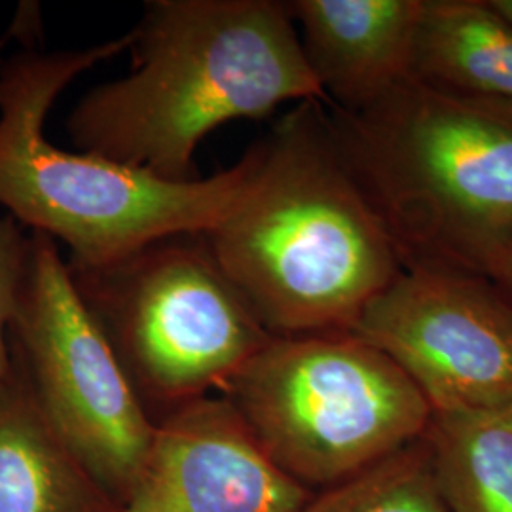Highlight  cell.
<instances>
[{"label":"cell","instance_id":"16","mask_svg":"<svg viewBox=\"0 0 512 512\" xmlns=\"http://www.w3.org/2000/svg\"><path fill=\"white\" fill-rule=\"evenodd\" d=\"M486 275L494 281L499 291L505 294L512 304V239L490 262Z\"/></svg>","mask_w":512,"mask_h":512},{"label":"cell","instance_id":"4","mask_svg":"<svg viewBox=\"0 0 512 512\" xmlns=\"http://www.w3.org/2000/svg\"><path fill=\"white\" fill-rule=\"evenodd\" d=\"M129 46L128 33L84 50H25L0 63V209L21 228L61 241L74 268L101 266L173 234L211 232L249 175L247 152L211 177L167 183L46 139L44 122L61 92Z\"/></svg>","mask_w":512,"mask_h":512},{"label":"cell","instance_id":"1","mask_svg":"<svg viewBox=\"0 0 512 512\" xmlns=\"http://www.w3.org/2000/svg\"><path fill=\"white\" fill-rule=\"evenodd\" d=\"M133 69L86 93L67 120L80 152L167 183L202 179L196 150L228 122L327 97L289 2L150 0L129 31Z\"/></svg>","mask_w":512,"mask_h":512},{"label":"cell","instance_id":"7","mask_svg":"<svg viewBox=\"0 0 512 512\" xmlns=\"http://www.w3.org/2000/svg\"><path fill=\"white\" fill-rule=\"evenodd\" d=\"M8 342L59 437L122 507L145 469L156 421L74 289L57 241L29 234Z\"/></svg>","mask_w":512,"mask_h":512},{"label":"cell","instance_id":"11","mask_svg":"<svg viewBox=\"0 0 512 512\" xmlns=\"http://www.w3.org/2000/svg\"><path fill=\"white\" fill-rule=\"evenodd\" d=\"M10 355L0 372V512H124L59 437Z\"/></svg>","mask_w":512,"mask_h":512},{"label":"cell","instance_id":"6","mask_svg":"<svg viewBox=\"0 0 512 512\" xmlns=\"http://www.w3.org/2000/svg\"><path fill=\"white\" fill-rule=\"evenodd\" d=\"M67 268L141 403L165 414L222 393L274 338L205 234H173L101 266Z\"/></svg>","mask_w":512,"mask_h":512},{"label":"cell","instance_id":"17","mask_svg":"<svg viewBox=\"0 0 512 512\" xmlns=\"http://www.w3.org/2000/svg\"><path fill=\"white\" fill-rule=\"evenodd\" d=\"M490 2L499 14H503L512 23V0H490Z\"/></svg>","mask_w":512,"mask_h":512},{"label":"cell","instance_id":"10","mask_svg":"<svg viewBox=\"0 0 512 512\" xmlns=\"http://www.w3.org/2000/svg\"><path fill=\"white\" fill-rule=\"evenodd\" d=\"M423 2H289L306 61L327 105L363 110L410 80Z\"/></svg>","mask_w":512,"mask_h":512},{"label":"cell","instance_id":"2","mask_svg":"<svg viewBox=\"0 0 512 512\" xmlns=\"http://www.w3.org/2000/svg\"><path fill=\"white\" fill-rule=\"evenodd\" d=\"M247 156L238 200L205 234L220 268L272 336L349 332L403 262L338 150L327 103H296Z\"/></svg>","mask_w":512,"mask_h":512},{"label":"cell","instance_id":"15","mask_svg":"<svg viewBox=\"0 0 512 512\" xmlns=\"http://www.w3.org/2000/svg\"><path fill=\"white\" fill-rule=\"evenodd\" d=\"M27 255L29 236L23 234L16 220L0 213V372H4L12 361L8 330L18 306Z\"/></svg>","mask_w":512,"mask_h":512},{"label":"cell","instance_id":"12","mask_svg":"<svg viewBox=\"0 0 512 512\" xmlns=\"http://www.w3.org/2000/svg\"><path fill=\"white\" fill-rule=\"evenodd\" d=\"M410 80L512 107V23L490 0H425Z\"/></svg>","mask_w":512,"mask_h":512},{"label":"cell","instance_id":"13","mask_svg":"<svg viewBox=\"0 0 512 512\" xmlns=\"http://www.w3.org/2000/svg\"><path fill=\"white\" fill-rule=\"evenodd\" d=\"M423 439L448 512H512V404L431 414Z\"/></svg>","mask_w":512,"mask_h":512},{"label":"cell","instance_id":"5","mask_svg":"<svg viewBox=\"0 0 512 512\" xmlns=\"http://www.w3.org/2000/svg\"><path fill=\"white\" fill-rule=\"evenodd\" d=\"M275 465L327 490L412 444L431 406L351 332L274 336L222 391Z\"/></svg>","mask_w":512,"mask_h":512},{"label":"cell","instance_id":"9","mask_svg":"<svg viewBox=\"0 0 512 512\" xmlns=\"http://www.w3.org/2000/svg\"><path fill=\"white\" fill-rule=\"evenodd\" d=\"M313 495L283 473L226 397H203L156 421L124 512H298Z\"/></svg>","mask_w":512,"mask_h":512},{"label":"cell","instance_id":"14","mask_svg":"<svg viewBox=\"0 0 512 512\" xmlns=\"http://www.w3.org/2000/svg\"><path fill=\"white\" fill-rule=\"evenodd\" d=\"M298 512H448L433 473L431 452L420 439L330 486Z\"/></svg>","mask_w":512,"mask_h":512},{"label":"cell","instance_id":"3","mask_svg":"<svg viewBox=\"0 0 512 512\" xmlns=\"http://www.w3.org/2000/svg\"><path fill=\"white\" fill-rule=\"evenodd\" d=\"M327 107L403 268L486 275L512 239L511 105L408 80L366 109Z\"/></svg>","mask_w":512,"mask_h":512},{"label":"cell","instance_id":"8","mask_svg":"<svg viewBox=\"0 0 512 512\" xmlns=\"http://www.w3.org/2000/svg\"><path fill=\"white\" fill-rule=\"evenodd\" d=\"M349 332L399 366L433 414L512 404V304L488 275L403 268Z\"/></svg>","mask_w":512,"mask_h":512}]
</instances>
